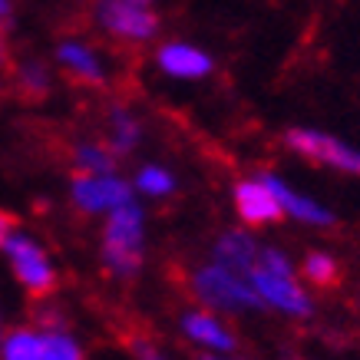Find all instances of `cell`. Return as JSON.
Wrapping results in <instances>:
<instances>
[{
  "mask_svg": "<svg viewBox=\"0 0 360 360\" xmlns=\"http://www.w3.org/2000/svg\"><path fill=\"white\" fill-rule=\"evenodd\" d=\"M248 281L268 314L284 321H311L317 314L314 288L301 278L297 262L278 245H262V255L248 271Z\"/></svg>",
  "mask_w": 360,
  "mask_h": 360,
  "instance_id": "1",
  "label": "cell"
},
{
  "mask_svg": "<svg viewBox=\"0 0 360 360\" xmlns=\"http://www.w3.org/2000/svg\"><path fill=\"white\" fill-rule=\"evenodd\" d=\"M149 251V215L142 198L112 208L99 229V264L112 281H136Z\"/></svg>",
  "mask_w": 360,
  "mask_h": 360,
  "instance_id": "2",
  "label": "cell"
},
{
  "mask_svg": "<svg viewBox=\"0 0 360 360\" xmlns=\"http://www.w3.org/2000/svg\"><path fill=\"white\" fill-rule=\"evenodd\" d=\"M188 284V295L192 301L208 311H219L225 317H248V314H264L262 301L255 295L251 288L248 274L235 271L229 264H219V262H202L195 264L186 278Z\"/></svg>",
  "mask_w": 360,
  "mask_h": 360,
  "instance_id": "3",
  "label": "cell"
},
{
  "mask_svg": "<svg viewBox=\"0 0 360 360\" xmlns=\"http://www.w3.org/2000/svg\"><path fill=\"white\" fill-rule=\"evenodd\" d=\"M89 20L106 40L120 46H146L162 33V20L153 11V4L136 0H93Z\"/></svg>",
  "mask_w": 360,
  "mask_h": 360,
  "instance_id": "4",
  "label": "cell"
},
{
  "mask_svg": "<svg viewBox=\"0 0 360 360\" xmlns=\"http://www.w3.org/2000/svg\"><path fill=\"white\" fill-rule=\"evenodd\" d=\"M0 251L7 258V268H11L13 281L20 284L30 297L46 301L60 288V271H56L50 251L40 245V238H33L30 231L13 229Z\"/></svg>",
  "mask_w": 360,
  "mask_h": 360,
  "instance_id": "5",
  "label": "cell"
},
{
  "mask_svg": "<svg viewBox=\"0 0 360 360\" xmlns=\"http://www.w3.org/2000/svg\"><path fill=\"white\" fill-rule=\"evenodd\" d=\"M281 146L291 155L304 159V162H314L321 169H330V172L360 179V146L347 142L338 132L317 129V126H291L281 136Z\"/></svg>",
  "mask_w": 360,
  "mask_h": 360,
  "instance_id": "6",
  "label": "cell"
},
{
  "mask_svg": "<svg viewBox=\"0 0 360 360\" xmlns=\"http://www.w3.org/2000/svg\"><path fill=\"white\" fill-rule=\"evenodd\" d=\"M136 198L132 179L116 172H73L70 179V205L86 219H106L112 208Z\"/></svg>",
  "mask_w": 360,
  "mask_h": 360,
  "instance_id": "7",
  "label": "cell"
},
{
  "mask_svg": "<svg viewBox=\"0 0 360 360\" xmlns=\"http://www.w3.org/2000/svg\"><path fill=\"white\" fill-rule=\"evenodd\" d=\"M179 334L186 344H192L208 357H235L241 347L238 330L231 328V317L208 311L202 304H192L179 314Z\"/></svg>",
  "mask_w": 360,
  "mask_h": 360,
  "instance_id": "8",
  "label": "cell"
},
{
  "mask_svg": "<svg viewBox=\"0 0 360 360\" xmlns=\"http://www.w3.org/2000/svg\"><path fill=\"white\" fill-rule=\"evenodd\" d=\"M231 208H235V219L255 231L284 221L281 202L274 195V188L268 186L264 169L262 172H251V175L235 179V186H231Z\"/></svg>",
  "mask_w": 360,
  "mask_h": 360,
  "instance_id": "9",
  "label": "cell"
},
{
  "mask_svg": "<svg viewBox=\"0 0 360 360\" xmlns=\"http://www.w3.org/2000/svg\"><path fill=\"white\" fill-rule=\"evenodd\" d=\"M153 63L162 77L175 79V83H202L219 66L205 46L192 44V40H162L155 46Z\"/></svg>",
  "mask_w": 360,
  "mask_h": 360,
  "instance_id": "10",
  "label": "cell"
},
{
  "mask_svg": "<svg viewBox=\"0 0 360 360\" xmlns=\"http://www.w3.org/2000/svg\"><path fill=\"white\" fill-rule=\"evenodd\" d=\"M53 66L79 86L99 89L110 83V66H106L103 53L83 37H63L53 46Z\"/></svg>",
  "mask_w": 360,
  "mask_h": 360,
  "instance_id": "11",
  "label": "cell"
},
{
  "mask_svg": "<svg viewBox=\"0 0 360 360\" xmlns=\"http://www.w3.org/2000/svg\"><path fill=\"white\" fill-rule=\"evenodd\" d=\"M264 179H268V186L274 188V195H278V202H281V212L288 221H295V225H304V229H334L338 225V215H334V208L324 205L321 198L307 195V192H301V188L295 186V182H288L284 175L271 172V169H264Z\"/></svg>",
  "mask_w": 360,
  "mask_h": 360,
  "instance_id": "12",
  "label": "cell"
},
{
  "mask_svg": "<svg viewBox=\"0 0 360 360\" xmlns=\"http://www.w3.org/2000/svg\"><path fill=\"white\" fill-rule=\"evenodd\" d=\"M262 245L264 241L255 235V229L238 221V225H231V229L215 235L212 248H208V258L219 264H229V268H235L241 274H248L255 268V262H258V255H262Z\"/></svg>",
  "mask_w": 360,
  "mask_h": 360,
  "instance_id": "13",
  "label": "cell"
},
{
  "mask_svg": "<svg viewBox=\"0 0 360 360\" xmlns=\"http://www.w3.org/2000/svg\"><path fill=\"white\" fill-rule=\"evenodd\" d=\"M142 136H146V129H142L139 112L126 103H112L106 112V142H110L112 153L120 159L132 155L142 146Z\"/></svg>",
  "mask_w": 360,
  "mask_h": 360,
  "instance_id": "14",
  "label": "cell"
},
{
  "mask_svg": "<svg viewBox=\"0 0 360 360\" xmlns=\"http://www.w3.org/2000/svg\"><path fill=\"white\" fill-rule=\"evenodd\" d=\"M13 89L20 99H46L50 89H53V66L40 60V56H27V60H17L13 63Z\"/></svg>",
  "mask_w": 360,
  "mask_h": 360,
  "instance_id": "15",
  "label": "cell"
},
{
  "mask_svg": "<svg viewBox=\"0 0 360 360\" xmlns=\"http://www.w3.org/2000/svg\"><path fill=\"white\" fill-rule=\"evenodd\" d=\"M132 186H136V195L146 202H169L179 192V175L165 162H142L132 172Z\"/></svg>",
  "mask_w": 360,
  "mask_h": 360,
  "instance_id": "16",
  "label": "cell"
},
{
  "mask_svg": "<svg viewBox=\"0 0 360 360\" xmlns=\"http://www.w3.org/2000/svg\"><path fill=\"white\" fill-rule=\"evenodd\" d=\"M0 357L4 360H46V330L40 324L7 330L4 344H0Z\"/></svg>",
  "mask_w": 360,
  "mask_h": 360,
  "instance_id": "17",
  "label": "cell"
},
{
  "mask_svg": "<svg viewBox=\"0 0 360 360\" xmlns=\"http://www.w3.org/2000/svg\"><path fill=\"white\" fill-rule=\"evenodd\" d=\"M120 155L110 149V142L99 139H79L70 149V165L73 172H116L120 169Z\"/></svg>",
  "mask_w": 360,
  "mask_h": 360,
  "instance_id": "18",
  "label": "cell"
},
{
  "mask_svg": "<svg viewBox=\"0 0 360 360\" xmlns=\"http://www.w3.org/2000/svg\"><path fill=\"white\" fill-rule=\"evenodd\" d=\"M297 271H301V278H304L314 291H328V288H334V284L340 281L338 255H330V251H324V248L304 251V258L297 262Z\"/></svg>",
  "mask_w": 360,
  "mask_h": 360,
  "instance_id": "19",
  "label": "cell"
},
{
  "mask_svg": "<svg viewBox=\"0 0 360 360\" xmlns=\"http://www.w3.org/2000/svg\"><path fill=\"white\" fill-rule=\"evenodd\" d=\"M33 324H44V328H66L70 321H66V314L60 311V307L40 304V307H37V317H33Z\"/></svg>",
  "mask_w": 360,
  "mask_h": 360,
  "instance_id": "20",
  "label": "cell"
},
{
  "mask_svg": "<svg viewBox=\"0 0 360 360\" xmlns=\"http://www.w3.org/2000/svg\"><path fill=\"white\" fill-rule=\"evenodd\" d=\"M129 347H132V354H136V357H149V360H153V357H162V350L155 347L153 340H132Z\"/></svg>",
  "mask_w": 360,
  "mask_h": 360,
  "instance_id": "21",
  "label": "cell"
},
{
  "mask_svg": "<svg viewBox=\"0 0 360 360\" xmlns=\"http://www.w3.org/2000/svg\"><path fill=\"white\" fill-rule=\"evenodd\" d=\"M4 66H11V37L0 27V70H4Z\"/></svg>",
  "mask_w": 360,
  "mask_h": 360,
  "instance_id": "22",
  "label": "cell"
},
{
  "mask_svg": "<svg viewBox=\"0 0 360 360\" xmlns=\"http://www.w3.org/2000/svg\"><path fill=\"white\" fill-rule=\"evenodd\" d=\"M13 23V0H0V27L7 30Z\"/></svg>",
  "mask_w": 360,
  "mask_h": 360,
  "instance_id": "23",
  "label": "cell"
},
{
  "mask_svg": "<svg viewBox=\"0 0 360 360\" xmlns=\"http://www.w3.org/2000/svg\"><path fill=\"white\" fill-rule=\"evenodd\" d=\"M13 229H17V225H13V219L7 215V212H0V248H4V241H7V235H11Z\"/></svg>",
  "mask_w": 360,
  "mask_h": 360,
  "instance_id": "24",
  "label": "cell"
},
{
  "mask_svg": "<svg viewBox=\"0 0 360 360\" xmlns=\"http://www.w3.org/2000/svg\"><path fill=\"white\" fill-rule=\"evenodd\" d=\"M136 4H155V0H136Z\"/></svg>",
  "mask_w": 360,
  "mask_h": 360,
  "instance_id": "25",
  "label": "cell"
},
{
  "mask_svg": "<svg viewBox=\"0 0 360 360\" xmlns=\"http://www.w3.org/2000/svg\"><path fill=\"white\" fill-rule=\"evenodd\" d=\"M0 344H4V334H0Z\"/></svg>",
  "mask_w": 360,
  "mask_h": 360,
  "instance_id": "26",
  "label": "cell"
}]
</instances>
